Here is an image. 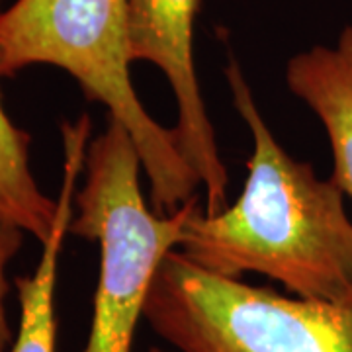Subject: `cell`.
<instances>
[{
    "label": "cell",
    "instance_id": "5",
    "mask_svg": "<svg viewBox=\"0 0 352 352\" xmlns=\"http://www.w3.org/2000/svg\"><path fill=\"white\" fill-rule=\"evenodd\" d=\"M201 0H126L127 51L131 63L159 67L173 88L178 108L176 139L184 159L206 190L204 214L227 208L229 175L194 67V20Z\"/></svg>",
    "mask_w": 352,
    "mask_h": 352
},
{
    "label": "cell",
    "instance_id": "6",
    "mask_svg": "<svg viewBox=\"0 0 352 352\" xmlns=\"http://www.w3.org/2000/svg\"><path fill=\"white\" fill-rule=\"evenodd\" d=\"M90 118L78 116L75 122L61 124L63 135V182L57 196V215L50 237L41 243V258L30 276L16 278L20 302V327L10 352H55L57 344V315L55 288L59 272V256L75 210L78 176L85 168V157L90 141Z\"/></svg>",
    "mask_w": 352,
    "mask_h": 352
},
{
    "label": "cell",
    "instance_id": "3",
    "mask_svg": "<svg viewBox=\"0 0 352 352\" xmlns=\"http://www.w3.org/2000/svg\"><path fill=\"white\" fill-rule=\"evenodd\" d=\"M141 168L133 139L120 122L108 118L106 129L88 141L85 182L76 190L69 226V233L100 247L85 352H133V335L155 274L164 256L180 247L190 214L200 204L194 196L176 214H155L141 192Z\"/></svg>",
    "mask_w": 352,
    "mask_h": 352
},
{
    "label": "cell",
    "instance_id": "10",
    "mask_svg": "<svg viewBox=\"0 0 352 352\" xmlns=\"http://www.w3.org/2000/svg\"><path fill=\"white\" fill-rule=\"evenodd\" d=\"M0 12H2V10H0Z\"/></svg>",
    "mask_w": 352,
    "mask_h": 352
},
{
    "label": "cell",
    "instance_id": "8",
    "mask_svg": "<svg viewBox=\"0 0 352 352\" xmlns=\"http://www.w3.org/2000/svg\"><path fill=\"white\" fill-rule=\"evenodd\" d=\"M30 143V133L8 118L0 96V227L20 229L43 243L57 215V198L43 194L34 178Z\"/></svg>",
    "mask_w": 352,
    "mask_h": 352
},
{
    "label": "cell",
    "instance_id": "1",
    "mask_svg": "<svg viewBox=\"0 0 352 352\" xmlns=\"http://www.w3.org/2000/svg\"><path fill=\"white\" fill-rule=\"evenodd\" d=\"M226 76L251 131L247 180L223 212L206 215L201 204L192 210L180 252L217 276L256 272L296 298L339 300L352 289V217L342 190L278 143L237 59H229Z\"/></svg>",
    "mask_w": 352,
    "mask_h": 352
},
{
    "label": "cell",
    "instance_id": "2",
    "mask_svg": "<svg viewBox=\"0 0 352 352\" xmlns=\"http://www.w3.org/2000/svg\"><path fill=\"white\" fill-rule=\"evenodd\" d=\"M53 65L100 102L133 139L155 214L173 215L196 196L200 178L180 151L175 127L145 110L129 75L126 0H16L0 12V76Z\"/></svg>",
    "mask_w": 352,
    "mask_h": 352
},
{
    "label": "cell",
    "instance_id": "4",
    "mask_svg": "<svg viewBox=\"0 0 352 352\" xmlns=\"http://www.w3.org/2000/svg\"><path fill=\"white\" fill-rule=\"evenodd\" d=\"M143 319L180 352H352V289L303 300L212 274L168 252Z\"/></svg>",
    "mask_w": 352,
    "mask_h": 352
},
{
    "label": "cell",
    "instance_id": "7",
    "mask_svg": "<svg viewBox=\"0 0 352 352\" xmlns=\"http://www.w3.org/2000/svg\"><path fill=\"white\" fill-rule=\"evenodd\" d=\"M286 85L325 127L333 153L331 180L352 201V25L333 47L314 45L286 65Z\"/></svg>",
    "mask_w": 352,
    "mask_h": 352
},
{
    "label": "cell",
    "instance_id": "9",
    "mask_svg": "<svg viewBox=\"0 0 352 352\" xmlns=\"http://www.w3.org/2000/svg\"><path fill=\"white\" fill-rule=\"evenodd\" d=\"M24 235L25 233L20 229L0 227V352H10L14 342L12 329L8 323V311H6V298L10 292L6 270H8L10 261L22 249Z\"/></svg>",
    "mask_w": 352,
    "mask_h": 352
}]
</instances>
